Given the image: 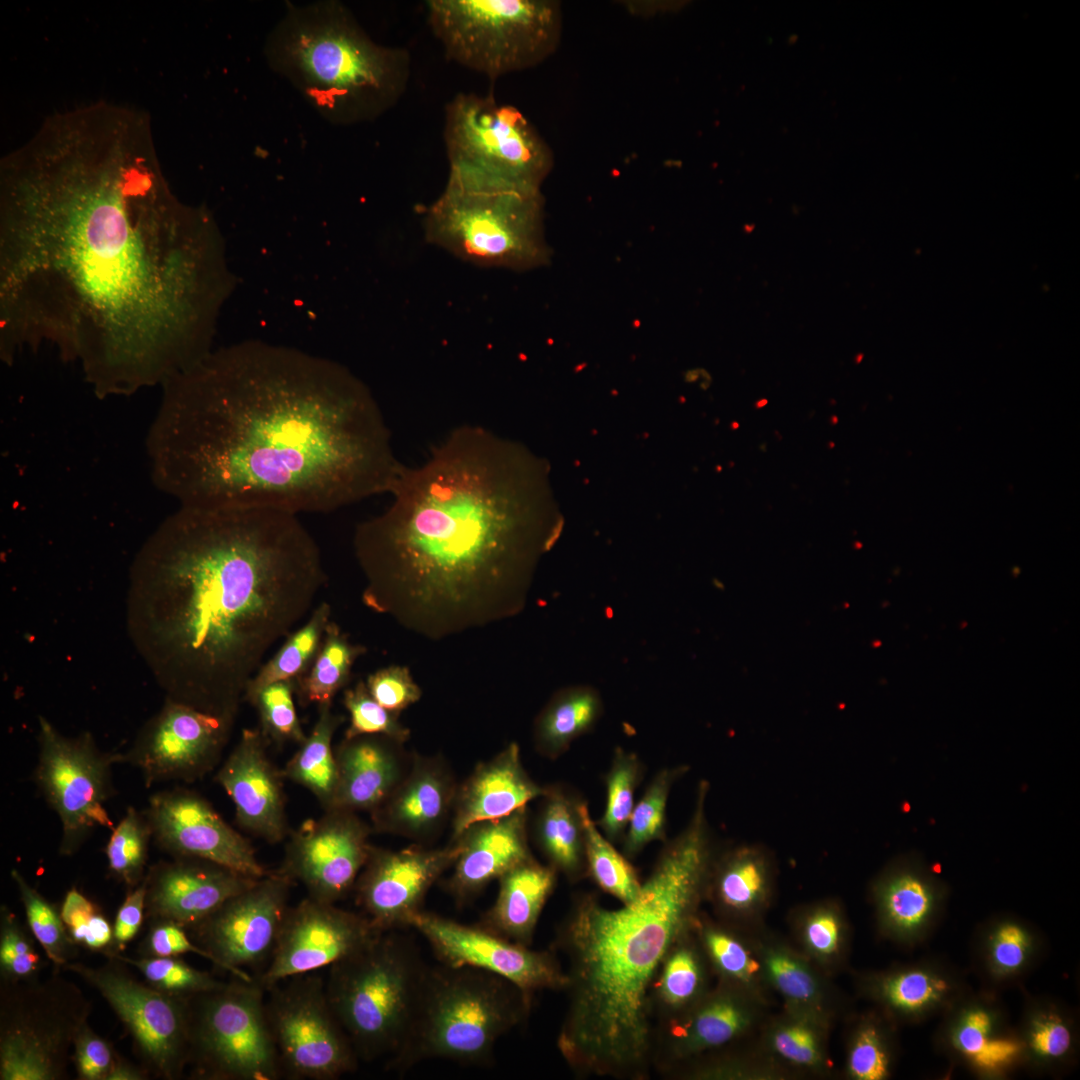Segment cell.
I'll return each instance as SVG.
<instances>
[{
	"mask_svg": "<svg viewBox=\"0 0 1080 1080\" xmlns=\"http://www.w3.org/2000/svg\"><path fill=\"white\" fill-rule=\"evenodd\" d=\"M60 914L70 937L78 947L101 953L107 958L115 956L113 924L101 908L76 887L66 892Z\"/></svg>",
	"mask_w": 1080,
	"mask_h": 1080,
	"instance_id": "49",
	"label": "cell"
},
{
	"mask_svg": "<svg viewBox=\"0 0 1080 1080\" xmlns=\"http://www.w3.org/2000/svg\"><path fill=\"white\" fill-rule=\"evenodd\" d=\"M422 221L428 243L476 266L520 271L549 261L540 189L449 167Z\"/></svg>",
	"mask_w": 1080,
	"mask_h": 1080,
	"instance_id": "8",
	"label": "cell"
},
{
	"mask_svg": "<svg viewBox=\"0 0 1080 1080\" xmlns=\"http://www.w3.org/2000/svg\"><path fill=\"white\" fill-rule=\"evenodd\" d=\"M685 828L666 840L638 896L617 909L577 897L558 932L566 954L568 1008L557 1046L576 1072L646 1079L653 1067L651 990L666 955L690 930L716 858L697 788Z\"/></svg>",
	"mask_w": 1080,
	"mask_h": 1080,
	"instance_id": "5",
	"label": "cell"
},
{
	"mask_svg": "<svg viewBox=\"0 0 1080 1080\" xmlns=\"http://www.w3.org/2000/svg\"><path fill=\"white\" fill-rule=\"evenodd\" d=\"M293 884L287 876L270 871L187 931L216 967L253 981L247 970L262 972L270 961Z\"/></svg>",
	"mask_w": 1080,
	"mask_h": 1080,
	"instance_id": "17",
	"label": "cell"
},
{
	"mask_svg": "<svg viewBox=\"0 0 1080 1080\" xmlns=\"http://www.w3.org/2000/svg\"><path fill=\"white\" fill-rule=\"evenodd\" d=\"M112 958L134 967L148 984L173 997L188 999L226 983L191 966L181 956L132 958L120 953Z\"/></svg>",
	"mask_w": 1080,
	"mask_h": 1080,
	"instance_id": "45",
	"label": "cell"
},
{
	"mask_svg": "<svg viewBox=\"0 0 1080 1080\" xmlns=\"http://www.w3.org/2000/svg\"><path fill=\"white\" fill-rule=\"evenodd\" d=\"M28 926L6 904L0 907V979L4 984L39 978L43 962Z\"/></svg>",
	"mask_w": 1080,
	"mask_h": 1080,
	"instance_id": "47",
	"label": "cell"
},
{
	"mask_svg": "<svg viewBox=\"0 0 1080 1080\" xmlns=\"http://www.w3.org/2000/svg\"><path fill=\"white\" fill-rule=\"evenodd\" d=\"M444 142L450 167L519 187L540 189L553 164L528 119L492 95L459 93L449 101Z\"/></svg>",
	"mask_w": 1080,
	"mask_h": 1080,
	"instance_id": "13",
	"label": "cell"
},
{
	"mask_svg": "<svg viewBox=\"0 0 1080 1080\" xmlns=\"http://www.w3.org/2000/svg\"><path fill=\"white\" fill-rule=\"evenodd\" d=\"M458 839L439 848L412 844L392 850L372 846L354 885L356 904L378 932L409 927L433 884L453 867Z\"/></svg>",
	"mask_w": 1080,
	"mask_h": 1080,
	"instance_id": "20",
	"label": "cell"
},
{
	"mask_svg": "<svg viewBox=\"0 0 1080 1080\" xmlns=\"http://www.w3.org/2000/svg\"><path fill=\"white\" fill-rule=\"evenodd\" d=\"M144 880L145 919L170 920L188 929L258 879L208 860L173 857L150 866Z\"/></svg>",
	"mask_w": 1080,
	"mask_h": 1080,
	"instance_id": "25",
	"label": "cell"
},
{
	"mask_svg": "<svg viewBox=\"0 0 1080 1080\" xmlns=\"http://www.w3.org/2000/svg\"><path fill=\"white\" fill-rule=\"evenodd\" d=\"M704 948L714 966L724 976L747 981L758 970L759 964L735 937L724 930L708 927L702 931Z\"/></svg>",
	"mask_w": 1080,
	"mask_h": 1080,
	"instance_id": "52",
	"label": "cell"
},
{
	"mask_svg": "<svg viewBox=\"0 0 1080 1080\" xmlns=\"http://www.w3.org/2000/svg\"><path fill=\"white\" fill-rule=\"evenodd\" d=\"M519 448L479 425L452 430L403 467L379 515L359 523L362 601L429 640L486 628L525 607L538 558L564 526L546 513Z\"/></svg>",
	"mask_w": 1080,
	"mask_h": 1080,
	"instance_id": "4",
	"label": "cell"
},
{
	"mask_svg": "<svg viewBox=\"0 0 1080 1080\" xmlns=\"http://www.w3.org/2000/svg\"><path fill=\"white\" fill-rule=\"evenodd\" d=\"M326 581L298 514L179 506L132 562L127 631L165 698L237 717L265 655Z\"/></svg>",
	"mask_w": 1080,
	"mask_h": 1080,
	"instance_id": "3",
	"label": "cell"
},
{
	"mask_svg": "<svg viewBox=\"0 0 1080 1080\" xmlns=\"http://www.w3.org/2000/svg\"><path fill=\"white\" fill-rule=\"evenodd\" d=\"M772 869L766 852L743 845L715 858L707 891L717 907L729 914H746L768 899Z\"/></svg>",
	"mask_w": 1080,
	"mask_h": 1080,
	"instance_id": "33",
	"label": "cell"
},
{
	"mask_svg": "<svg viewBox=\"0 0 1080 1080\" xmlns=\"http://www.w3.org/2000/svg\"><path fill=\"white\" fill-rule=\"evenodd\" d=\"M848 1069L858 1080H882L888 1075V1057L873 1027H865L856 1036L849 1053Z\"/></svg>",
	"mask_w": 1080,
	"mask_h": 1080,
	"instance_id": "58",
	"label": "cell"
},
{
	"mask_svg": "<svg viewBox=\"0 0 1080 1080\" xmlns=\"http://www.w3.org/2000/svg\"><path fill=\"white\" fill-rule=\"evenodd\" d=\"M750 1024V1014L735 996L719 992L655 1026L653 1067L662 1073L678 1061L721 1047Z\"/></svg>",
	"mask_w": 1080,
	"mask_h": 1080,
	"instance_id": "30",
	"label": "cell"
},
{
	"mask_svg": "<svg viewBox=\"0 0 1080 1080\" xmlns=\"http://www.w3.org/2000/svg\"><path fill=\"white\" fill-rule=\"evenodd\" d=\"M643 764L639 756L621 747L615 748L611 765L604 777L606 803L595 823L612 843L622 840L635 802L636 788L642 780Z\"/></svg>",
	"mask_w": 1080,
	"mask_h": 1080,
	"instance_id": "44",
	"label": "cell"
},
{
	"mask_svg": "<svg viewBox=\"0 0 1080 1080\" xmlns=\"http://www.w3.org/2000/svg\"><path fill=\"white\" fill-rule=\"evenodd\" d=\"M117 1053L86 1023L76 1035L72 1064L80 1080H107Z\"/></svg>",
	"mask_w": 1080,
	"mask_h": 1080,
	"instance_id": "55",
	"label": "cell"
},
{
	"mask_svg": "<svg viewBox=\"0 0 1080 1080\" xmlns=\"http://www.w3.org/2000/svg\"><path fill=\"white\" fill-rule=\"evenodd\" d=\"M557 874L554 868L533 857L516 865L498 879L496 900L477 925L529 947L541 912L554 890Z\"/></svg>",
	"mask_w": 1080,
	"mask_h": 1080,
	"instance_id": "31",
	"label": "cell"
},
{
	"mask_svg": "<svg viewBox=\"0 0 1080 1080\" xmlns=\"http://www.w3.org/2000/svg\"><path fill=\"white\" fill-rule=\"evenodd\" d=\"M60 971L43 980L1 983V1080L67 1078L74 1040L92 1004Z\"/></svg>",
	"mask_w": 1080,
	"mask_h": 1080,
	"instance_id": "11",
	"label": "cell"
},
{
	"mask_svg": "<svg viewBox=\"0 0 1080 1080\" xmlns=\"http://www.w3.org/2000/svg\"><path fill=\"white\" fill-rule=\"evenodd\" d=\"M372 832L357 812L327 809L290 831L276 871L301 883L309 897L336 904L353 890L373 846Z\"/></svg>",
	"mask_w": 1080,
	"mask_h": 1080,
	"instance_id": "19",
	"label": "cell"
},
{
	"mask_svg": "<svg viewBox=\"0 0 1080 1080\" xmlns=\"http://www.w3.org/2000/svg\"><path fill=\"white\" fill-rule=\"evenodd\" d=\"M1030 1046L1044 1058L1055 1059L1070 1049L1072 1036L1068 1026L1056 1015H1044L1036 1019L1030 1030Z\"/></svg>",
	"mask_w": 1080,
	"mask_h": 1080,
	"instance_id": "60",
	"label": "cell"
},
{
	"mask_svg": "<svg viewBox=\"0 0 1080 1080\" xmlns=\"http://www.w3.org/2000/svg\"><path fill=\"white\" fill-rule=\"evenodd\" d=\"M876 896L885 919L904 932L914 931L926 922L937 902L932 882L909 867L896 869L881 879Z\"/></svg>",
	"mask_w": 1080,
	"mask_h": 1080,
	"instance_id": "39",
	"label": "cell"
},
{
	"mask_svg": "<svg viewBox=\"0 0 1080 1080\" xmlns=\"http://www.w3.org/2000/svg\"><path fill=\"white\" fill-rule=\"evenodd\" d=\"M150 1073L145 1067H139L117 1054L107 1080H145Z\"/></svg>",
	"mask_w": 1080,
	"mask_h": 1080,
	"instance_id": "63",
	"label": "cell"
},
{
	"mask_svg": "<svg viewBox=\"0 0 1080 1080\" xmlns=\"http://www.w3.org/2000/svg\"><path fill=\"white\" fill-rule=\"evenodd\" d=\"M602 712L601 696L590 686L578 685L557 691L534 722L536 751L547 759L556 760L574 740L592 730Z\"/></svg>",
	"mask_w": 1080,
	"mask_h": 1080,
	"instance_id": "34",
	"label": "cell"
},
{
	"mask_svg": "<svg viewBox=\"0 0 1080 1080\" xmlns=\"http://www.w3.org/2000/svg\"><path fill=\"white\" fill-rule=\"evenodd\" d=\"M377 933L361 912L307 896L288 908L271 959L254 978L267 992L288 978L331 966Z\"/></svg>",
	"mask_w": 1080,
	"mask_h": 1080,
	"instance_id": "23",
	"label": "cell"
},
{
	"mask_svg": "<svg viewBox=\"0 0 1080 1080\" xmlns=\"http://www.w3.org/2000/svg\"><path fill=\"white\" fill-rule=\"evenodd\" d=\"M270 743L259 728H244L215 774V781L233 802L238 825L267 843H280L290 833L283 775L270 760Z\"/></svg>",
	"mask_w": 1080,
	"mask_h": 1080,
	"instance_id": "24",
	"label": "cell"
},
{
	"mask_svg": "<svg viewBox=\"0 0 1080 1080\" xmlns=\"http://www.w3.org/2000/svg\"><path fill=\"white\" fill-rule=\"evenodd\" d=\"M580 813L584 826L587 875L601 890L622 904L632 902L642 886L636 870L629 859L599 831L585 800L580 805Z\"/></svg>",
	"mask_w": 1080,
	"mask_h": 1080,
	"instance_id": "40",
	"label": "cell"
},
{
	"mask_svg": "<svg viewBox=\"0 0 1080 1080\" xmlns=\"http://www.w3.org/2000/svg\"><path fill=\"white\" fill-rule=\"evenodd\" d=\"M689 767L678 765L659 770L645 789L641 799L634 805L630 820L622 838V853L628 858L636 857L654 841L665 842L666 808L670 791Z\"/></svg>",
	"mask_w": 1080,
	"mask_h": 1080,
	"instance_id": "41",
	"label": "cell"
},
{
	"mask_svg": "<svg viewBox=\"0 0 1080 1080\" xmlns=\"http://www.w3.org/2000/svg\"><path fill=\"white\" fill-rule=\"evenodd\" d=\"M144 111L96 101L47 116L0 163V354L46 347L94 394L129 396L206 355L200 240Z\"/></svg>",
	"mask_w": 1080,
	"mask_h": 1080,
	"instance_id": "1",
	"label": "cell"
},
{
	"mask_svg": "<svg viewBox=\"0 0 1080 1080\" xmlns=\"http://www.w3.org/2000/svg\"><path fill=\"white\" fill-rule=\"evenodd\" d=\"M366 647L353 644L333 621L326 627L320 648L308 671L296 680L295 694L302 706L333 703L350 680L352 667Z\"/></svg>",
	"mask_w": 1080,
	"mask_h": 1080,
	"instance_id": "36",
	"label": "cell"
},
{
	"mask_svg": "<svg viewBox=\"0 0 1080 1080\" xmlns=\"http://www.w3.org/2000/svg\"><path fill=\"white\" fill-rule=\"evenodd\" d=\"M545 786L525 770L520 747L508 744L491 759L479 763L458 785L452 813V839L470 825L507 816L539 799Z\"/></svg>",
	"mask_w": 1080,
	"mask_h": 1080,
	"instance_id": "28",
	"label": "cell"
},
{
	"mask_svg": "<svg viewBox=\"0 0 1080 1080\" xmlns=\"http://www.w3.org/2000/svg\"><path fill=\"white\" fill-rule=\"evenodd\" d=\"M145 902L146 884L145 880H143L137 887L128 891L124 901L118 908L113 923L115 955L122 953L127 944L137 935L145 919Z\"/></svg>",
	"mask_w": 1080,
	"mask_h": 1080,
	"instance_id": "59",
	"label": "cell"
},
{
	"mask_svg": "<svg viewBox=\"0 0 1080 1080\" xmlns=\"http://www.w3.org/2000/svg\"><path fill=\"white\" fill-rule=\"evenodd\" d=\"M343 704L350 716L344 738L381 735L403 745L409 740L410 730L401 723L400 713L380 705L369 693L365 682L359 681L354 687L346 689Z\"/></svg>",
	"mask_w": 1080,
	"mask_h": 1080,
	"instance_id": "50",
	"label": "cell"
},
{
	"mask_svg": "<svg viewBox=\"0 0 1080 1080\" xmlns=\"http://www.w3.org/2000/svg\"><path fill=\"white\" fill-rule=\"evenodd\" d=\"M295 688L293 680L274 682L248 701L257 710L259 729L270 744L300 745L307 737L294 704Z\"/></svg>",
	"mask_w": 1080,
	"mask_h": 1080,
	"instance_id": "46",
	"label": "cell"
},
{
	"mask_svg": "<svg viewBox=\"0 0 1080 1080\" xmlns=\"http://www.w3.org/2000/svg\"><path fill=\"white\" fill-rule=\"evenodd\" d=\"M457 789L442 757L412 755L403 778L370 813L373 832L405 837L417 844L430 840L452 818Z\"/></svg>",
	"mask_w": 1080,
	"mask_h": 1080,
	"instance_id": "26",
	"label": "cell"
},
{
	"mask_svg": "<svg viewBox=\"0 0 1080 1080\" xmlns=\"http://www.w3.org/2000/svg\"><path fill=\"white\" fill-rule=\"evenodd\" d=\"M949 989L944 979L922 970H911L888 978L883 996L895 1009L916 1013L942 1000Z\"/></svg>",
	"mask_w": 1080,
	"mask_h": 1080,
	"instance_id": "51",
	"label": "cell"
},
{
	"mask_svg": "<svg viewBox=\"0 0 1080 1080\" xmlns=\"http://www.w3.org/2000/svg\"><path fill=\"white\" fill-rule=\"evenodd\" d=\"M765 965L774 985L788 999L811 1003L818 997L814 976L798 959L781 951H769Z\"/></svg>",
	"mask_w": 1080,
	"mask_h": 1080,
	"instance_id": "54",
	"label": "cell"
},
{
	"mask_svg": "<svg viewBox=\"0 0 1080 1080\" xmlns=\"http://www.w3.org/2000/svg\"><path fill=\"white\" fill-rule=\"evenodd\" d=\"M403 744L381 735L343 738L334 754L337 788L332 808L371 813L405 775Z\"/></svg>",
	"mask_w": 1080,
	"mask_h": 1080,
	"instance_id": "29",
	"label": "cell"
},
{
	"mask_svg": "<svg viewBox=\"0 0 1080 1080\" xmlns=\"http://www.w3.org/2000/svg\"><path fill=\"white\" fill-rule=\"evenodd\" d=\"M266 991L234 977L187 999L193 1079L277 1080L281 1070L266 1015Z\"/></svg>",
	"mask_w": 1080,
	"mask_h": 1080,
	"instance_id": "12",
	"label": "cell"
},
{
	"mask_svg": "<svg viewBox=\"0 0 1080 1080\" xmlns=\"http://www.w3.org/2000/svg\"><path fill=\"white\" fill-rule=\"evenodd\" d=\"M331 616V606L323 601L316 605L307 622L293 631L278 652L261 665L249 682L244 694L248 702L263 687L278 681H296L313 663L320 648Z\"/></svg>",
	"mask_w": 1080,
	"mask_h": 1080,
	"instance_id": "38",
	"label": "cell"
},
{
	"mask_svg": "<svg viewBox=\"0 0 1080 1080\" xmlns=\"http://www.w3.org/2000/svg\"><path fill=\"white\" fill-rule=\"evenodd\" d=\"M991 1029L990 1014L983 1009H972L964 1014L953 1036L956 1048L986 1070L1008 1064L1020 1051L1013 1040L993 1038Z\"/></svg>",
	"mask_w": 1080,
	"mask_h": 1080,
	"instance_id": "48",
	"label": "cell"
},
{
	"mask_svg": "<svg viewBox=\"0 0 1080 1080\" xmlns=\"http://www.w3.org/2000/svg\"><path fill=\"white\" fill-rule=\"evenodd\" d=\"M534 822L536 843L557 873L576 882L587 875L584 826L580 805L584 800L561 784L545 786Z\"/></svg>",
	"mask_w": 1080,
	"mask_h": 1080,
	"instance_id": "32",
	"label": "cell"
},
{
	"mask_svg": "<svg viewBox=\"0 0 1080 1080\" xmlns=\"http://www.w3.org/2000/svg\"><path fill=\"white\" fill-rule=\"evenodd\" d=\"M37 743L33 779L59 818V854L70 857L96 828H114L105 804L114 794L113 765L122 756L100 750L89 732L62 734L44 716L38 717Z\"/></svg>",
	"mask_w": 1080,
	"mask_h": 1080,
	"instance_id": "14",
	"label": "cell"
},
{
	"mask_svg": "<svg viewBox=\"0 0 1080 1080\" xmlns=\"http://www.w3.org/2000/svg\"><path fill=\"white\" fill-rule=\"evenodd\" d=\"M426 8L446 57L492 79L541 62L559 39L553 1L429 0Z\"/></svg>",
	"mask_w": 1080,
	"mask_h": 1080,
	"instance_id": "10",
	"label": "cell"
},
{
	"mask_svg": "<svg viewBox=\"0 0 1080 1080\" xmlns=\"http://www.w3.org/2000/svg\"><path fill=\"white\" fill-rule=\"evenodd\" d=\"M161 387L146 456L180 506L331 512L389 494L404 467L371 393L330 364L207 353Z\"/></svg>",
	"mask_w": 1080,
	"mask_h": 1080,
	"instance_id": "2",
	"label": "cell"
},
{
	"mask_svg": "<svg viewBox=\"0 0 1080 1080\" xmlns=\"http://www.w3.org/2000/svg\"><path fill=\"white\" fill-rule=\"evenodd\" d=\"M455 839L461 842L462 850L446 890L459 905L470 902L490 882L533 857L527 806L501 818L474 823Z\"/></svg>",
	"mask_w": 1080,
	"mask_h": 1080,
	"instance_id": "27",
	"label": "cell"
},
{
	"mask_svg": "<svg viewBox=\"0 0 1080 1080\" xmlns=\"http://www.w3.org/2000/svg\"><path fill=\"white\" fill-rule=\"evenodd\" d=\"M10 874L23 905L29 930L54 969L62 970L64 965L76 959L79 947L66 929L60 908L34 888L19 870L12 869Z\"/></svg>",
	"mask_w": 1080,
	"mask_h": 1080,
	"instance_id": "42",
	"label": "cell"
},
{
	"mask_svg": "<svg viewBox=\"0 0 1080 1080\" xmlns=\"http://www.w3.org/2000/svg\"><path fill=\"white\" fill-rule=\"evenodd\" d=\"M149 924V930L139 945L140 956L169 957L193 953L213 961L212 957L192 940L182 925L164 919L152 920Z\"/></svg>",
	"mask_w": 1080,
	"mask_h": 1080,
	"instance_id": "56",
	"label": "cell"
},
{
	"mask_svg": "<svg viewBox=\"0 0 1080 1080\" xmlns=\"http://www.w3.org/2000/svg\"><path fill=\"white\" fill-rule=\"evenodd\" d=\"M688 933L670 949L657 973L651 990L654 1022L680 1015L700 1000L704 969L700 955L690 944Z\"/></svg>",
	"mask_w": 1080,
	"mask_h": 1080,
	"instance_id": "37",
	"label": "cell"
},
{
	"mask_svg": "<svg viewBox=\"0 0 1080 1080\" xmlns=\"http://www.w3.org/2000/svg\"><path fill=\"white\" fill-rule=\"evenodd\" d=\"M366 686L371 696L386 709L401 713L422 696L421 688L405 666L391 665L370 674Z\"/></svg>",
	"mask_w": 1080,
	"mask_h": 1080,
	"instance_id": "53",
	"label": "cell"
},
{
	"mask_svg": "<svg viewBox=\"0 0 1080 1080\" xmlns=\"http://www.w3.org/2000/svg\"><path fill=\"white\" fill-rule=\"evenodd\" d=\"M428 966L398 930L379 932L329 966V1003L359 1060L389 1059L414 1019Z\"/></svg>",
	"mask_w": 1080,
	"mask_h": 1080,
	"instance_id": "9",
	"label": "cell"
},
{
	"mask_svg": "<svg viewBox=\"0 0 1080 1080\" xmlns=\"http://www.w3.org/2000/svg\"><path fill=\"white\" fill-rule=\"evenodd\" d=\"M236 718L165 698L161 709L121 753V763L137 768L147 788L169 781L195 782L219 765Z\"/></svg>",
	"mask_w": 1080,
	"mask_h": 1080,
	"instance_id": "18",
	"label": "cell"
},
{
	"mask_svg": "<svg viewBox=\"0 0 1080 1080\" xmlns=\"http://www.w3.org/2000/svg\"><path fill=\"white\" fill-rule=\"evenodd\" d=\"M409 927L426 939L442 965L485 970L531 996L539 990L567 986L566 972L550 951L532 950L478 925H465L424 910L411 919Z\"/></svg>",
	"mask_w": 1080,
	"mask_h": 1080,
	"instance_id": "21",
	"label": "cell"
},
{
	"mask_svg": "<svg viewBox=\"0 0 1080 1080\" xmlns=\"http://www.w3.org/2000/svg\"><path fill=\"white\" fill-rule=\"evenodd\" d=\"M1029 949V938L1018 925L1006 923L994 933L991 941L993 963L1002 971L1012 972L1024 963Z\"/></svg>",
	"mask_w": 1080,
	"mask_h": 1080,
	"instance_id": "61",
	"label": "cell"
},
{
	"mask_svg": "<svg viewBox=\"0 0 1080 1080\" xmlns=\"http://www.w3.org/2000/svg\"><path fill=\"white\" fill-rule=\"evenodd\" d=\"M143 813L152 840L172 857L208 860L256 879L270 873L259 862L249 840L193 790L158 791L149 797Z\"/></svg>",
	"mask_w": 1080,
	"mask_h": 1080,
	"instance_id": "22",
	"label": "cell"
},
{
	"mask_svg": "<svg viewBox=\"0 0 1080 1080\" xmlns=\"http://www.w3.org/2000/svg\"><path fill=\"white\" fill-rule=\"evenodd\" d=\"M531 995L485 970L428 967L411 1027L386 1069L444 1059L487 1065L497 1041L527 1016Z\"/></svg>",
	"mask_w": 1080,
	"mask_h": 1080,
	"instance_id": "7",
	"label": "cell"
},
{
	"mask_svg": "<svg viewBox=\"0 0 1080 1080\" xmlns=\"http://www.w3.org/2000/svg\"><path fill=\"white\" fill-rule=\"evenodd\" d=\"M767 402H768V401H767L766 399H762V400H760V401L756 402L755 406H756V408H761V407H763L764 405H766V404H767Z\"/></svg>",
	"mask_w": 1080,
	"mask_h": 1080,
	"instance_id": "64",
	"label": "cell"
},
{
	"mask_svg": "<svg viewBox=\"0 0 1080 1080\" xmlns=\"http://www.w3.org/2000/svg\"><path fill=\"white\" fill-rule=\"evenodd\" d=\"M266 1015L281 1078L335 1080L360 1061L316 972L288 978L267 992Z\"/></svg>",
	"mask_w": 1080,
	"mask_h": 1080,
	"instance_id": "15",
	"label": "cell"
},
{
	"mask_svg": "<svg viewBox=\"0 0 1080 1080\" xmlns=\"http://www.w3.org/2000/svg\"><path fill=\"white\" fill-rule=\"evenodd\" d=\"M772 1045L780 1056L797 1065L814 1066L821 1060L818 1036L806 1023L791 1022L778 1027Z\"/></svg>",
	"mask_w": 1080,
	"mask_h": 1080,
	"instance_id": "57",
	"label": "cell"
},
{
	"mask_svg": "<svg viewBox=\"0 0 1080 1080\" xmlns=\"http://www.w3.org/2000/svg\"><path fill=\"white\" fill-rule=\"evenodd\" d=\"M151 840L152 831L143 811L128 807L112 829L104 851L110 874L129 890L141 884L146 876Z\"/></svg>",
	"mask_w": 1080,
	"mask_h": 1080,
	"instance_id": "43",
	"label": "cell"
},
{
	"mask_svg": "<svg viewBox=\"0 0 1080 1080\" xmlns=\"http://www.w3.org/2000/svg\"><path fill=\"white\" fill-rule=\"evenodd\" d=\"M804 937L808 947L816 954H834L841 941V924L836 912L828 907L814 910L806 919Z\"/></svg>",
	"mask_w": 1080,
	"mask_h": 1080,
	"instance_id": "62",
	"label": "cell"
},
{
	"mask_svg": "<svg viewBox=\"0 0 1080 1080\" xmlns=\"http://www.w3.org/2000/svg\"><path fill=\"white\" fill-rule=\"evenodd\" d=\"M62 970L78 975L102 995L124 1024L150 1074L164 1080L184 1075L189 1064L187 999L140 981L117 958H108L100 966L72 961Z\"/></svg>",
	"mask_w": 1080,
	"mask_h": 1080,
	"instance_id": "16",
	"label": "cell"
},
{
	"mask_svg": "<svg viewBox=\"0 0 1080 1080\" xmlns=\"http://www.w3.org/2000/svg\"><path fill=\"white\" fill-rule=\"evenodd\" d=\"M271 55L332 120L373 119L394 106L410 78L406 49L375 43L341 4L292 10Z\"/></svg>",
	"mask_w": 1080,
	"mask_h": 1080,
	"instance_id": "6",
	"label": "cell"
},
{
	"mask_svg": "<svg viewBox=\"0 0 1080 1080\" xmlns=\"http://www.w3.org/2000/svg\"><path fill=\"white\" fill-rule=\"evenodd\" d=\"M332 704L318 706L310 734L281 769L284 779L309 790L324 810L332 807L335 798L338 776L332 740L345 719L333 711Z\"/></svg>",
	"mask_w": 1080,
	"mask_h": 1080,
	"instance_id": "35",
	"label": "cell"
}]
</instances>
